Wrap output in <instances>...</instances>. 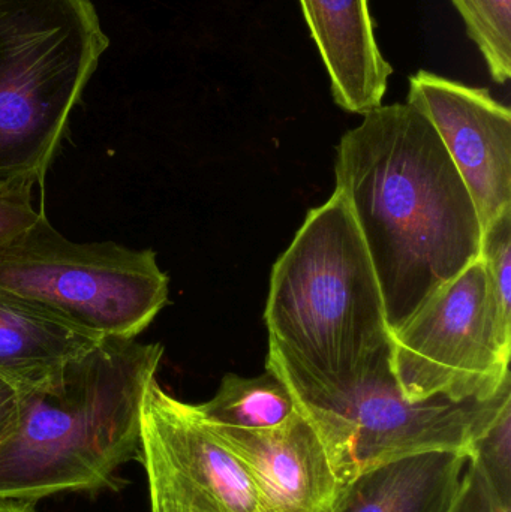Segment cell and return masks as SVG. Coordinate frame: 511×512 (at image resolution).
<instances>
[{
	"mask_svg": "<svg viewBox=\"0 0 511 512\" xmlns=\"http://www.w3.org/2000/svg\"><path fill=\"white\" fill-rule=\"evenodd\" d=\"M335 171L396 333L480 258L479 213L440 135L408 102L363 114L342 135Z\"/></svg>",
	"mask_w": 511,
	"mask_h": 512,
	"instance_id": "1",
	"label": "cell"
},
{
	"mask_svg": "<svg viewBox=\"0 0 511 512\" xmlns=\"http://www.w3.org/2000/svg\"><path fill=\"white\" fill-rule=\"evenodd\" d=\"M162 355L159 343L104 339L53 387L21 393L17 426L0 444V501L98 492L140 460L144 396Z\"/></svg>",
	"mask_w": 511,
	"mask_h": 512,
	"instance_id": "2",
	"label": "cell"
},
{
	"mask_svg": "<svg viewBox=\"0 0 511 512\" xmlns=\"http://www.w3.org/2000/svg\"><path fill=\"white\" fill-rule=\"evenodd\" d=\"M264 322L266 369L314 381L356 378L392 346L371 256L336 189L273 265Z\"/></svg>",
	"mask_w": 511,
	"mask_h": 512,
	"instance_id": "3",
	"label": "cell"
},
{
	"mask_svg": "<svg viewBox=\"0 0 511 512\" xmlns=\"http://www.w3.org/2000/svg\"><path fill=\"white\" fill-rule=\"evenodd\" d=\"M108 44L92 0H0V192L44 183Z\"/></svg>",
	"mask_w": 511,
	"mask_h": 512,
	"instance_id": "4",
	"label": "cell"
},
{
	"mask_svg": "<svg viewBox=\"0 0 511 512\" xmlns=\"http://www.w3.org/2000/svg\"><path fill=\"white\" fill-rule=\"evenodd\" d=\"M270 372L284 382L297 412L314 427L345 487L369 469L413 454L453 451L470 459L473 442L511 402V382L483 402L441 397L410 402L393 373L392 346L344 382Z\"/></svg>",
	"mask_w": 511,
	"mask_h": 512,
	"instance_id": "5",
	"label": "cell"
},
{
	"mask_svg": "<svg viewBox=\"0 0 511 512\" xmlns=\"http://www.w3.org/2000/svg\"><path fill=\"white\" fill-rule=\"evenodd\" d=\"M0 292L99 339H137L168 304L150 249L71 242L45 212L0 249Z\"/></svg>",
	"mask_w": 511,
	"mask_h": 512,
	"instance_id": "6",
	"label": "cell"
},
{
	"mask_svg": "<svg viewBox=\"0 0 511 512\" xmlns=\"http://www.w3.org/2000/svg\"><path fill=\"white\" fill-rule=\"evenodd\" d=\"M511 319L482 259L392 334V369L410 402L492 399L511 382Z\"/></svg>",
	"mask_w": 511,
	"mask_h": 512,
	"instance_id": "7",
	"label": "cell"
},
{
	"mask_svg": "<svg viewBox=\"0 0 511 512\" xmlns=\"http://www.w3.org/2000/svg\"><path fill=\"white\" fill-rule=\"evenodd\" d=\"M140 462L152 512H261L251 475L197 405L153 379L141 411Z\"/></svg>",
	"mask_w": 511,
	"mask_h": 512,
	"instance_id": "8",
	"label": "cell"
},
{
	"mask_svg": "<svg viewBox=\"0 0 511 512\" xmlns=\"http://www.w3.org/2000/svg\"><path fill=\"white\" fill-rule=\"evenodd\" d=\"M407 102L440 135L485 230L511 209V111L482 87L419 71Z\"/></svg>",
	"mask_w": 511,
	"mask_h": 512,
	"instance_id": "9",
	"label": "cell"
},
{
	"mask_svg": "<svg viewBox=\"0 0 511 512\" xmlns=\"http://www.w3.org/2000/svg\"><path fill=\"white\" fill-rule=\"evenodd\" d=\"M209 424L251 475L261 512L338 511L345 486L314 427L299 412L266 430Z\"/></svg>",
	"mask_w": 511,
	"mask_h": 512,
	"instance_id": "10",
	"label": "cell"
},
{
	"mask_svg": "<svg viewBox=\"0 0 511 512\" xmlns=\"http://www.w3.org/2000/svg\"><path fill=\"white\" fill-rule=\"evenodd\" d=\"M299 2L336 104L357 114L380 107L393 68L381 53L369 0Z\"/></svg>",
	"mask_w": 511,
	"mask_h": 512,
	"instance_id": "11",
	"label": "cell"
},
{
	"mask_svg": "<svg viewBox=\"0 0 511 512\" xmlns=\"http://www.w3.org/2000/svg\"><path fill=\"white\" fill-rule=\"evenodd\" d=\"M102 340L0 292V379L21 393L53 387Z\"/></svg>",
	"mask_w": 511,
	"mask_h": 512,
	"instance_id": "12",
	"label": "cell"
},
{
	"mask_svg": "<svg viewBox=\"0 0 511 512\" xmlns=\"http://www.w3.org/2000/svg\"><path fill=\"white\" fill-rule=\"evenodd\" d=\"M467 463L453 451L392 460L351 481L336 512H452Z\"/></svg>",
	"mask_w": 511,
	"mask_h": 512,
	"instance_id": "13",
	"label": "cell"
},
{
	"mask_svg": "<svg viewBox=\"0 0 511 512\" xmlns=\"http://www.w3.org/2000/svg\"><path fill=\"white\" fill-rule=\"evenodd\" d=\"M197 409L215 426L240 430L273 429L297 411L284 382L267 369L255 378L228 373L215 396Z\"/></svg>",
	"mask_w": 511,
	"mask_h": 512,
	"instance_id": "14",
	"label": "cell"
},
{
	"mask_svg": "<svg viewBox=\"0 0 511 512\" xmlns=\"http://www.w3.org/2000/svg\"><path fill=\"white\" fill-rule=\"evenodd\" d=\"M495 83L511 77V0H450Z\"/></svg>",
	"mask_w": 511,
	"mask_h": 512,
	"instance_id": "15",
	"label": "cell"
},
{
	"mask_svg": "<svg viewBox=\"0 0 511 512\" xmlns=\"http://www.w3.org/2000/svg\"><path fill=\"white\" fill-rule=\"evenodd\" d=\"M470 462L479 469L498 504L511 512V402L473 442Z\"/></svg>",
	"mask_w": 511,
	"mask_h": 512,
	"instance_id": "16",
	"label": "cell"
},
{
	"mask_svg": "<svg viewBox=\"0 0 511 512\" xmlns=\"http://www.w3.org/2000/svg\"><path fill=\"white\" fill-rule=\"evenodd\" d=\"M480 259L491 277L501 312L511 319V209L483 230Z\"/></svg>",
	"mask_w": 511,
	"mask_h": 512,
	"instance_id": "17",
	"label": "cell"
},
{
	"mask_svg": "<svg viewBox=\"0 0 511 512\" xmlns=\"http://www.w3.org/2000/svg\"><path fill=\"white\" fill-rule=\"evenodd\" d=\"M42 212L33 206L32 191L0 192V249L33 227Z\"/></svg>",
	"mask_w": 511,
	"mask_h": 512,
	"instance_id": "18",
	"label": "cell"
},
{
	"mask_svg": "<svg viewBox=\"0 0 511 512\" xmlns=\"http://www.w3.org/2000/svg\"><path fill=\"white\" fill-rule=\"evenodd\" d=\"M452 512H510L504 510L492 495L479 469L468 459L461 493Z\"/></svg>",
	"mask_w": 511,
	"mask_h": 512,
	"instance_id": "19",
	"label": "cell"
},
{
	"mask_svg": "<svg viewBox=\"0 0 511 512\" xmlns=\"http://www.w3.org/2000/svg\"><path fill=\"white\" fill-rule=\"evenodd\" d=\"M20 406L21 391L0 379V444L17 426Z\"/></svg>",
	"mask_w": 511,
	"mask_h": 512,
	"instance_id": "20",
	"label": "cell"
},
{
	"mask_svg": "<svg viewBox=\"0 0 511 512\" xmlns=\"http://www.w3.org/2000/svg\"><path fill=\"white\" fill-rule=\"evenodd\" d=\"M0 512H38L35 502L0 501Z\"/></svg>",
	"mask_w": 511,
	"mask_h": 512,
	"instance_id": "21",
	"label": "cell"
}]
</instances>
